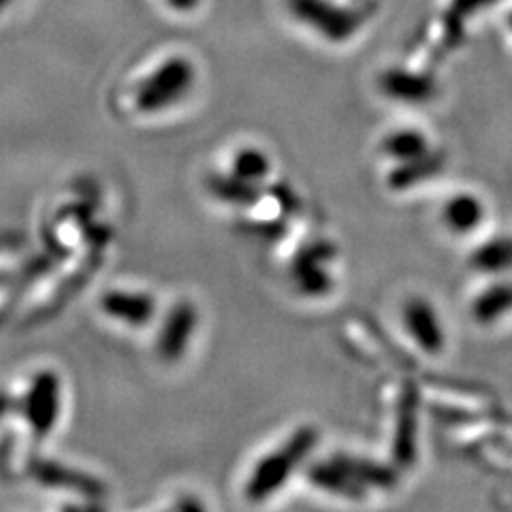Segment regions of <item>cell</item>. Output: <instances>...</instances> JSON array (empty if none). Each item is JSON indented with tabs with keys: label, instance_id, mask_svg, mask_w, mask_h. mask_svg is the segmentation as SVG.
<instances>
[{
	"label": "cell",
	"instance_id": "cell-9",
	"mask_svg": "<svg viewBox=\"0 0 512 512\" xmlns=\"http://www.w3.org/2000/svg\"><path fill=\"white\" fill-rule=\"evenodd\" d=\"M508 310H512V284H495L474 303V314L483 323L504 316Z\"/></svg>",
	"mask_w": 512,
	"mask_h": 512
},
{
	"label": "cell",
	"instance_id": "cell-5",
	"mask_svg": "<svg viewBox=\"0 0 512 512\" xmlns=\"http://www.w3.org/2000/svg\"><path fill=\"white\" fill-rule=\"evenodd\" d=\"M197 325V310L192 308V303H178L173 312L167 316V323L160 333L158 352L165 361H178L182 352L186 350V344L190 340L192 331Z\"/></svg>",
	"mask_w": 512,
	"mask_h": 512
},
{
	"label": "cell",
	"instance_id": "cell-6",
	"mask_svg": "<svg viewBox=\"0 0 512 512\" xmlns=\"http://www.w3.org/2000/svg\"><path fill=\"white\" fill-rule=\"evenodd\" d=\"M442 220L448 231L466 235L476 231L485 220V203L472 192H459L442 207Z\"/></svg>",
	"mask_w": 512,
	"mask_h": 512
},
{
	"label": "cell",
	"instance_id": "cell-1",
	"mask_svg": "<svg viewBox=\"0 0 512 512\" xmlns=\"http://www.w3.org/2000/svg\"><path fill=\"white\" fill-rule=\"evenodd\" d=\"M314 444H316L314 429H301L291 440H286L276 453L267 455L250 478L248 489H246L248 498L252 502H263L271 493H276L286 483L288 474H293V470L299 466L301 459L312 451Z\"/></svg>",
	"mask_w": 512,
	"mask_h": 512
},
{
	"label": "cell",
	"instance_id": "cell-8",
	"mask_svg": "<svg viewBox=\"0 0 512 512\" xmlns=\"http://www.w3.org/2000/svg\"><path fill=\"white\" fill-rule=\"evenodd\" d=\"M382 150L389 158L399 160V163H412V160L429 156V143L425 135L414 131V128H399V131L384 139Z\"/></svg>",
	"mask_w": 512,
	"mask_h": 512
},
{
	"label": "cell",
	"instance_id": "cell-10",
	"mask_svg": "<svg viewBox=\"0 0 512 512\" xmlns=\"http://www.w3.org/2000/svg\"><path fill=\"white\" fill-rule=\"evenodd\" d=\"M32 472H35L41 480H45V483H50V485H64V487L86 491V493H101V485L90 480V476L75 474L71 470L52 466V463H39V466L32 468Z\"/></svg>",
	"mask_w": 512,
	"mask_h": 512
},
{
	"label": "cell",
	"instance_id": "cell-4",
	"mask_svg": "<svg viewBox=\"0 0 512 512\" xmlns=\"http://www.w3.org/2000/svg\"><path fill=\"white\" fill-rule=\"evenodd\" d=\"M404 325L410 333V338L414 344L423 348L425 352H440L444 342H446V333L442 329L440 316L431 306L429 301L414 297L404 306Z\"/></svg>",
	"mask_w": 512,
	"mask_h": 512
},
{
	"label": "cell",
	"instance_id": "cell-7",
	"mask_svg": "<svg viewBox=\"0 0 512 512\" xmlns=\"http://www.w3.org/2000/svg\"><path fill=\"white\" fill-rule=\"evenodd\" d=\"M101 306L109 316L124 320V323L133 327L146 325L156 310V303L150 295L120 293V291L107 293L101 301Z\"/></svg>",
	"mask_w": 512,
	"mask_h": 512
},
{
	"label": "cell",
	"instance_id": "cell-12",
	"mask_svg": "<svg viewBox=\"0 0 512 512\" xmlns=\"http://www.w3.org/2000/svg\"><path fill=\"white\" fill-rule=\"evenodd\" d=\"M474 265L483 271H504L512 267V239L498 237L474 252Z\"/></svg>",
	"mask_w": 512,
	"mask_h": 512
},
{
	"label": "cell",
	"instance_id": "cell-14",
	"mask_svg": "<svg viewBox=\"0 0 512 512\" xmlns=\"http://www.w3.org/2000/svg\"><path fill=\"white\" fill-rule=\"evenodd\" d=\"M169 3L175 7V9H180V11H188V9H192L197 5V0H169Z\"/></svg>",
	"mask_w": 512,
	"mask_h": 512
},
{
	"label": "cell",
	"instance_id": "cell-13",
	"mask_svg": "<svg viewBox=\"0 0 512 512\" xmlns=\"http://www.w3.org/2000/svg\"><path fill=\"white\" fill-rule=\"evenodd\" d=\"M233 171L239 180L244 182H261L269 173V158L256 148H246L237 152L233 160Z\"/></svg>",
	"mask_w": 512,
	"mask_h": 512
},
{
	"label": "cell",
	"instance_id": "cell-3",
	"mask_svg": "<svg viewBox=\"0 0 512 512\" xmlns=\"http://www.w3.org/2000/svg\"><path fill=\"white\" fill-rule=\"evenodd\" d=\"M60 410V382L56 374L43 372L35 378L26 399V416L37 438L52 431Z\"/></svg>",
	"mask_w": 512,
	"mask_h": 512
},
{
	"label": "cell",
	"instance_id": "cell-2",
	"mask_svg": "<svg viewBox=\"0 0 512 512\" xmlns=\"http://www.w3.org/2000/svg\"><path fill=\"white\" fill-rule=\"evenodd\" d=\"M192 77H195V71H192V64L188 60L184 58L167 60L163 67H160L156 73H152L146 82L139 86L135 96L137 109L146 111V114H152V111L171 107L188 92Z\"/></svg>",
	"mask_w": 512,
	"mask_h": 512
},
{
	"label": "cell",
	"instance_id": "cell-15",
	"mask_svg": "<svg viewBox=\"0 0 512 512\" xmlns=\"http://www.w3.org/2000/svg\"><path fill=\"white\" fill-rule=\"evenodd\" d=\"M7 408H9V399L0 395V416H3V414L7 412Z\"/></svg>",
	"mask_w": 512,
	"mask_h": 512
},
{
	"label": "cell",
	"instance_id": "cell-16",
	"mask_svg": "<svg viewBox=\"0 0 512 512\" xmlns=\"http://www.w3.org/2000/svg\"><path fill=\"white\" fill-rule=\"evenodd\" d=\"M7 3H9V0H0V9H3Z\"/></svg>",
	"mask_w": 512,
	"mask_h": 512
},
{
	"label": "cell",
	"instance_id": "cell-11",
	"mask_svg": "<svg viewBox=\"0 0 512 512\" xmlns=\"http://www.w3.org/2000/svg\"><path fill=\"white\" fill-rule=\"evenodd\" d=\"M210 190L218 199L239 203V205L252 203L256 197H259V192L254 190V186L250 182L239 180L237 175H231V178H227V175H212Z\"/></svg>",
	"mask_w": 512,
	"mask_h": 512
}]
</instances>
